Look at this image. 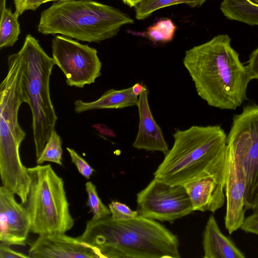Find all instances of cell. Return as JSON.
I'll return each instance as SVG.
<instances>
[{
	"label": "cell",
	"mask_w": 258,
	"mask_h": 258,
	"mask_svg": "<svg viewBox=\"0 0 258 258\" xmlns=\"http://www.w3.org/2000/svg\"><path fill=\"white\" fill-rule=\"evenodd\" d=\"M61 144L62 141L60 137L55 130H53L40 156L36 159L37 164L41 165L44 162L48 161L62 166V149Z\"/></svg>",
	"instance_id": "obj_21"
},
{
	"label": "cell",
	"mask_w": 258,
	"mask_h": 258,
	"mask_svg": "<svg viewBox=\"0 0 258 258\" xmlns=\"http://www.w3.org/2000/svg\"><path fill=\"white\" fill-rule=\"evenodd\" d=\"M46 0H13L15 13L19 17L28 10L35 11L41 5L45 3Z\"/></svg>",
	"instance_id": "obj_26"
},
{
	"label": "cell",
	"mask_w": 258,
	"mask_h": 258,
	"mask_svg": "<svg viewBox=\"0 0 258 258\" xmlns=\"http://www.w3.org/2000/svg\"><path fill=\"white\" fill-rule=\"evenodd\" d=\"M173 137V146L154 173V178L182 185L209 174L225 181L227 135L220 125L176 130Z\"/></svg>",
	"instance_id": "obj_3"
},
{
	"label": "cell",
	"mask_w": 258,
	"mask_h": 258,
	"mask_svg": "<svg viewBox=\"0 0 258 258\" xmlns=\"http://www.w3.org/2000/svg\"><path fill=\"white\" fill-rule=\"evenodd\" d=\"M0 258H30L28 255L12 249L10 245L1 242Z\"/></svg>",
	"instance_id": "obj_29"
},
{
	"label": "cell",
	"mask_w": 258,
	"mask_h": 258,
	"mask_svg": "<svg viewBox=\"0 0 258 258\" xmlns=\"http://www.w3.org/2000/svg\"><path fill=\"white\" fill-rule=\"evenodd\" d=\"M204 258H244L234 242L220 230L215 217L210 216L203 237Z\"/></svg>",
	"instance_id": "obj_16"
},
{
	"label": "cell",
	"mask_w": 258,
	"mask_h": 258,
	"mask_svg": "<svg viewBox=\"0 0 258 258\" xmlns=\"http://www.w3.org/2000/svg\"><path fill=\"white\" fill-rule=\"evenodd\" d=\"M246 67L250 79L258 80V47L249 56Z\"/></svg>",
	"instance_id": "obj_28"
},
{
	"label": "cell",
	"mask_w": 258,
	"mask_h": 258,
	"mask_svg": "<svg viewBox=\"0 0 258 258\" xmlns=\"http://www.w3.org/2000/svg\"><path fill=\"white\" fill-rule=\"evenodd\" d=\"M93 128L97 130L100 134L109 137H115L114 132L109 128L106 125L101 123H96L92 126Z\"/></svg>",
	"instance_id": "obj_30"
},
{
	"label": "cell",
	"mask_w": 258,
	"mask_h": 258,
	"mask_svg": "<svg viewBox=\"0 0 258 258\" xmlns=\"http://www.w3.org/2000/svg\"><path fill=\"white\" fill-rule=\"evenodd\" d=\"M245 188L243 172L232 153L227 149L224 182L226 209L224 222L230 234L240 228L245 220Z\"/></svg>",
	"instance_id": "obj_12"
},
{
	"label": "cell",
	"mask_w": 258,
	"mask_h": 258,
	"mask_svg": "<svg viewBox=\"0 0 258 258\" xmlns=\"http://www.w3.org/2000/svg\"><path fill=\"white\" fill-rule=\"evenodd\" d=\"M138 96L133 92L132 87L121 90L110 89L94 101L86 102L80 99L75 101V111L80 113L94 109H121L138 106Z\"/></svg>",
	"instance_id": "obj_17"
},
{
	"label": "cell",
	"mask_w": 258,
	"mask_h": 258,
	"mask_svg": "<svg viewBox=\"0 0 258 258\" xmlns=\"http://www.w3.org/2000/svg\"><path fill=\"white\" fill-rule=\"evenodd\" d=\"M128 15L93 0L55 2L43 10L37 26L39 33L61 35L88 42L112 38L121 27L132 24Z\"/></svg>",
	"instance_id": "obj_5"
},
{
	"label": "cell",
	"mask_w": 258,
	"mask_h": 258,
	"mask_svg": "<svg viewBox=\"0 0 258 258\" xmlns=\"http://www.w3.org/2000/svg\"><path fill=\"white\" fill-rule=\"evenodd\" d=\"M227 149L243 172L245 209L258 207V105L244 106L235 115L227 135Z\"/></svg>",
	"instance_id": "obj_8"
},
{
	"label": "cell",
	"mask_w": 258,
	"mask_h": 258,
	"mask_svg": "<svg viewBox=\"0 0 258 258\" xmlns=\"http://www.w3.org/2000/svg\"><path fill=\"white\" fill-rule=\"evenodd\" d=\"M240 229L245 232L258 235V207L253 212L245 218Z\"/></svg>",
	"instance_id": "obj_27"
},
{
	"label": "cell",
	"mask_w": 258,
	"mask_h": 258,
	"mask_svg": "<svg viewBox=\"0 0 258 258\" xmlns=\"http://www.w3.org/2000/svg\"><path fill=\"white\" fill-rule=\"evenodd\" d=\"M30 258H101L97 249L63 233L39 236L30 244Z\"/></svg>",
	"instance_id": "obj_13"
},
{
	"label": "cell",
	"mask_w": 258,
	"mask_h": 258,
	"mask_svg": "<svg viewBox=\"0 0 258 258\" xmlns=\"http://www.w3.org/2000/svg\"><path fill=\"white\" fill-rule=\"evenodd\" d=\"M132 88L133 92L139 96L143 90L144 85L142 84L137 83L132 86Z\"/></svg>",
	"instance_id": "obj_31"
},
{
	"label": "cell",
	"mask_w": 258,
	"mask_h": 258,
	"mask_svg": "<svg viewBox=\"0 0 258 258\" xmlns=\"http://www.w3.org/2000/svg\"><path fill=\"white\" fill-rule=\"evenodd\" d=\"M220 10L229 20L258 25V0H223Z\"/></svg>",
	"instance_id": "obj_18"
},
{
	"label": "cell",
	"mask_w": 258,
	"mask_h": 258,
	"mask_svg": "<svg viewBox=\"0 0 258 258\" xmlns=\"http://www.w3.org/2000/svg\"><path fill=\"white\" fill-rule=\"evenodd\" d=\"M8 64L0 85V174L3 186L24 203L30 177L20 154L26 133L19 124L18 112L27 99L22 89L23 63L18 52L9 56Z\"/></svg>",
	"instance_id": "obj_4"
},
{
	"label": "cell",
	"mask_w": 258,
	"mask_h": 258,
	"mask_svg": "<svg viewBox=\"0 0 258 258\" xmlns=\"http://www.w3.org/2000/svg\"><path fill=\"white\" fill-rule=\"evenodd\" d=\"M23 63L22 89L30 106L36 159L40 156L54 127L57 117L49 91L53 59L37 39L27 34L18 51Z\"/></svg>",
	"instance_id": "obj_6"
},
{
	"label": "cell",
	"mask_w": 258,
	"mask_h": 258,
	"mask_svg": "<svg viewBox=\"0 0 258 258\" xmlns=\"http://www.w3.org/2000/svg\"><path fill=\"white\" fill-rule=\"evenodd\" d=\"M225 181L214 175L194 178L183 185L189 196L193 211L215 213L225 203Z\"/></svg>",
	"instance_id": "obj_14"
},
{
	"label": "cell",
	"mask_w": 258,
	"mask_h": 258,
	"mask_svg": "<svg viewBox=\"0 0 258 258\" xmlns=\"http://www.w3.org/2000/svg\"><path fill=\"white\" fill-rule=\"evenodd\" d=\"M207 0H144L134 8L136 18L143 20L154 11L166 7L178 4H186L192 8L200 7Z\"/></svg>",
	"instance_id": "obj_20"
},
{
	"label": "cell",
	"mask_w": 258,
	"mask_h": 258,
	"mask_svg": "<svg viewBox=\"0 0 258 258\" xmlns=\"http://www.w3.org/2000/svg\"><path fill=\"white\" fill-rule=\"evenodd\" d=\"M85 188L88 195L87 205L92 214L91 220L97 221L110 216L111 212L100 199L96 186L92 182L88 181Z\"/></svg>",
	"instance_id": "obj_22"
},
{
	"label": "cell",
	"mask_w": 258,
	"mask_h": 258,
	"mask_svg": "<svg viewBox=\"0 0 258 258\" xmlns=\"http://www.w3.org/2000/svg\"><path fill=\"white\" fill-rule=\"evenodd\" d=\"M79 241L94 247L101 258H179L177 236L155 220L140 215L87 221Z\"/></svg>",
	"instance_id": "obj_2"
},
{
	"label": "cell",
	"mask_w": 258,
	"mask_h": 258,
	"mask_svg": "<svg viewBox=\"0 0 258 258\" xmlns=\"http://www.w3.org/2000/svg\"><path fill=\"white\" fill-rule=\"evenodd\" d=\"M71 1H73V0H46L45 3L49 2H51V1L58 2H66Z\"/></svg>",
	"instance_id": "obj_34"
},
{
	"label": "cell",
	"mask_w": 258,
	"mask_h": 258,
	"mask_svg": "<svg viewBox=\"0 0 258 258\" xmlns=\"http://www.w3.org/2000/svg\"><path fill=\"white\" fill-rule=\"evenodd\" d=\"M67 150L70 155L72 162L76 165L79 173L86 179H90L94 169L74 149L67 147Z\"/></svg>",
	"instance_id": "obj_25"
},
{
	"label": "cell",
	"mask_w": 258,
	"mask_h": 258,
	"mask_svg": "<svg viewBox=\"0 0 258 258\" xmlns=\"http://www.w3.org/2000/svg\"><path fill=\"white\" fill-rule=\"evenodd\" d=\"M149 91L146 85L139 95L138 108L139 123L133 146L138 150L160 151L165 155L169 150L160 127L155 121L148 102Z\"/></svg>",
	"instance_id": "obj_15"
},
{
	"label": "cell",
	"mask_w": 258,
	"mask_h": 258,
	"mask_svg": "<svg viewBox=\"0 0 258 258\" xmlns=\"http://www.w3.org/2000/svg\"><path fill=\"white\" fill-rule=\"evenodd\" d=\"M137 211L143 217L172 223L193 211L185 188L153 179L137 195Z\"/></svg>",
	"instance_id": "obj_10"
},
{
	"label": "cell",
	"mask_w": 258,
	"mask_h": 258,
	"mask_svg": "<svg viewBox=\"0 0 258 258\" xmlns=\"http://www.w3.org/2000/svg\"><path fill=\"white\" fill-rule=\"evenodd\" d=\"M183 63L198 95L209 106L235 110L247 99L251 79L227 34L186 51Z\"/></svg>",
	"instance_id": "obj_1"
},
{
	"label": "cell",
	"mask_w": 258,
	"mask_h": 258,
	"mask_svg": "<svg viewBox=\"0 0 258 258\" xmlns=\"http://www.w3.org/2000/svg\"><path fill=\"white\" fill-rule=\"evenodd\" d=\"M30 183L25 208L30 232L39 235L63 233L74 225L64 181L50 164L27 168Z\"/></svg>",
	"instance_id": "obj_7"
},
{
	"label": "cell",
	"mask_w": 258,
	"mask_h": 258,
	"mask_svg": "<svg viewBox=\"0 0 258 258\" xmlns=\"http://www.w3.org/2000/svg\"><path fill=\"white\" fill-rule=\"evenodd\" d=\"M0 49L13 46L21 33L18 15L6 7L0 14Z\"/></svg>",
	"instance_id": "obj_19"
},
{
	"label": "cell",
	"mask_w": 258,
	"mask_h": 258,
	"mask_svg": "<svg viewBox=\"0 0 258 258\" xmlns=\"http://www.w3.org/2000/svg\"><path fill=\"white\" fill-rule=\"evenodd\" d=\"M108 207L111 216L115 219H128L139 215L137 211H133L127 205L118 201H112Z\"/></svg>",
	"instance_id": "obj_24"
},
{
	"label": "cell",
	"mask_w": 258,
	"mask_h": 258,
	"mask_svg": "<svg viewBox=\"0 0 258 258\" xmlns=\"http://www.w3.org/2000/svg\"><path fill=\"white\" fill-rule=\"evenodd\" d=\"M122 2L130 7H135L137 5L144 0H122Z\"/></svg>",
	"instance_id": "obj_32"
},
{
	"label": "cell",
	"mask_w": 258,
	"mask_h": 258,
	"mask_svg": "<svg viewBox=\"0 0 258 258\" xmlns=\"http://www.w3.org/2000/svg\"><path fill=\"white\" fill-rule=\"evenodd\" d=\"M176 27L169 19L160 20L147 29L148 37L155 42L171 41L174 35Z\"/></svg>",
	"instance_id": "obj_23"
},
{
	"label": "cell",
	"mask_w": 258,
	"mask_h": 258,
	"mask_svg": "<svg viewBox=\"0 0 258 258\" xmlns=\"http://www.w3.org/2000/svg\"><path fill=\"white\" fill-rule=\"evenodd\" d=\"M51 47L54 63L64 74L68 85L83 88L101 75L102 63L95 48L63 35L52 39Z\"/></svg>",
	"instance_id": "obj_9"
},
{
	"label": "cell",
	"mask_w": 258,
	"mask_h": 258,
	"mask_svg": "<svg viewBox=\"0 0 258 258\" xmlns=\"http://www.w3.org/2000/svg\"><path fill=\"white\" fill-rule=\"evenodd\" d=\"M6 0H0V14H2L6 7Z\"/></svg>",
	"instance_id": "obj_33"
},
{
	"label": "cell",
	"mask_w": 258,
	"mask_h": 258,
	"mask_svg": "<svg viewBox=\"0 0 258 258\" xmlns=\"http://www.w3.org/2000/svg\"><path fill=\"white\" fill-rule=\"evenodd\" d=\"M14 194L0 187V242L25 246L30 232V219L25 207L17 202Z\"/></svg>",
	"instance_id": "obj_11"
}]
</instances>
